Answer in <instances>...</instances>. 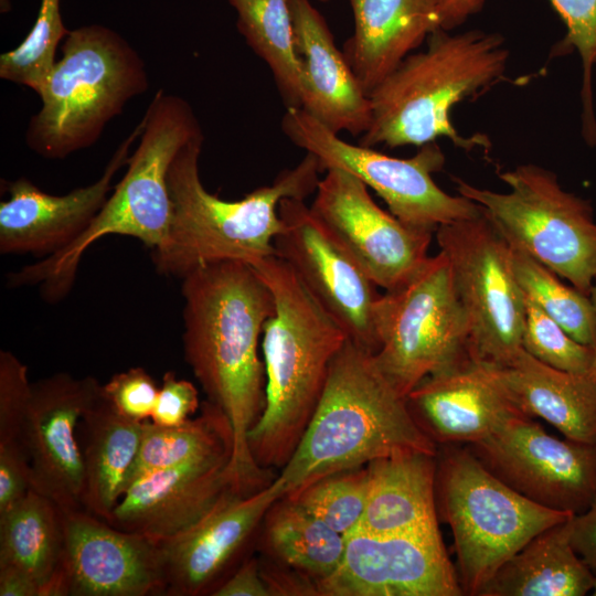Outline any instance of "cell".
Returning a JSON list of instances; mask_svg holds the SVG:
<instances>
[{"instance_id": "6da1fadb", "label": "cell", "mask_w": 596, "mask_h": 596, "mask_svg": "<svg viewBox=\"0 0 596 596\" xmlns=\"http://www.w3.org/2000/svg\"><path fill=\"white\" fill-rule=\"evenodd\" d=\"M183 352L207 401L233 430L232 469L245 490L268 486L270 470L253 459L247 436L265 406L266 376L258 345L275 310L270 289L249 264L221 260L182 277Z\"/></svg>"}, {"instance_id": "7a4b0ae2", "label": "cell", "mask_w": 596, "mask_h": 596, "mask_svg": "<svg viewBox=\"0 0 596 596\" xmlns=\"http://www.w3.org/2000/svg\"><path fill=\"white\" fill-rule=\"evenodd\" d=\"M252 266L270 289L275 310L262 336L265 406L247 443L260 468L281 469L315 414L348 336L284 259L270 255Z\"/></svg>"}, {"instance_id": "3957f363", "label": "cell", "mask_w": 596, "mask_h": 596, "mask_svg": "<svg viewBox=\"0 0 596 596\" xmlns=\"http://www.w3.org/2000/svg\"><path fill=\"white\" fill-rule=\"evenodd\" d=\"M437 445L422 430L374 354L347 340L334 356L315 414L278 477L285 494L326 476Z\"/></svg>"}, {"instance_id": "277c9868", "label": "cell", "mask_w": 596, "mask_h": 596, "mask_svg": "<svg viewBox=\"0 0 596 596\" xmlns=\"http://www.w3.org/2000/svg\"><path fill=\"white\" fill-rule=\"evenodd\" d=\"M203 140L200 134L185 143L168 172L170 228L164 243L151 251L153 265L162 275L182 278L209 263L241 260L254 265L275 255L274 241L283 230L280 201L305 200L320 181L319 161L306 152L297 166L281 171L272 184L240 200H223L202 183L199 161Z\"/></svg>"}, {"instance_id": "5b68a950", "label": "cell", "mask_w": 596, "mask_h": 596, "mask_svg": "<svg viewBox=\"0 0 596 596\" xmlns=\"http://www.w3.org/2000/svg\"><path fill=\"white\" fill-rule=\"evenodd\" d=\"M509 51L499 33L435 30L427 47L409 54L370 94L372 116L361 145L422 147L445 137L465 150L486 147L483 137L464 138L450 113L455 105L482 95L504 76Z\"/></svg>"}, {"instance_id": "8992f818", "label": "cell", "mask_w": 596, "mask_h": 596, "mask_svg": "<svg viewBox=\"0 0 596 596\" xmlns=\"http://www.w3.org/2000/svg\"><path fill=\"white\" fill-rule=\"evenodd\" d=\"M142 119L128 168L87 230L61 252L10 273V287L40 286L42 297L56 302L72 289L82 257L97 241L108 235L129 236L151 251L164 243L172 216L170 166L180 149L203 131L191 105L162 89L155 94Z\"/></svg>"}, {"instance_id": "52a82bcc", "label": "cell", "mask_w": 596, "mask_h": 596, "mask_svg": "<svg viewBox=\"0 0 596 596\" xmlns=\"http://www.w3.org/2000/svg\"><path fill=\"white\" fill-rule=\"evenodd\" d=\"M39 94L25 142L46 159L89 148L135 97L149 88L145 61L118 32L88 24L70 30Z\"/></svg>"}, {"instance_id": "ba28073f", "label": "cell", "mask_w": 596, "mask_h": 596, "mask_svg": "<svg viewBox=\"0 0 596 596\" xmlns=\"http://www.w3.org/2000/svg\"><path fill=\"white\" fill-rule=\"evenodd\" d=\"M436 503L453 531L464 595L471 596L533 536L573 515L523 497L456 445L437 454Z\"/></svg>"}, {"instance_id": "9c48e42d", "label": "cell", "mask_w": 596, "mask_h": 596, "mask_svg": "<svg viewBox=\"0 0 596 596\" xmlns=\"http://www.w3.org/2000/svg\"><path fill=\"white\" fill-rule=\"evenodd\" d=\"M508 192L454 177L458 193L478 203L508 244L589 296L596 278V221L589 200L565 191L538 164L498 171Z\"/></svg>"}, {"instance_id": "30bf717a", "label": "cell", "mask_w": 596, "mask_h": 596, "mask_svg": "<svg viewBox=\"0 0 596 596\" xmlns=\"http://www.w3.org/2000/svg\"><path fill=\"white\" fill-rule=\"evenodd\" d=\"M374 360L404 397L425 377L471 360L470 330L443 252L429 256L379 308Z\"/></svg>"}, {"instance_id": "8fae6325", "label": "cell", "mask_w": 596, "mask_h": 596, "mask_svg": "<svg viewBox=\"0 0 596 596\" xmlns=\"http://www.w3.org/2000/svg\"><path fill=\"white\" fill-rule=\"evenodd\" d=\"M281 129L298 148L313 155L322 172L344 170L374 190L390 212L403 223L430 232L444 225L482 214L481 206L462 195H450L433 179L445 164V155L434 141L419 147L411 158H395L339 137L302 108L288 107Z\"/></svg>"}, {"instance_id": "7c38bea8", "label": "cell", "mask_w": 596, "mask_h": 596, "mask_svg": "<svg viewBox=\"0 0 596 596\" xmlns=\"http://www.w3.org/2000/svg\"><path fill=\"white\" fill-rule=\"evenodd\" d=\"M435 236L468 319L471 358L509 365L523 350L525 322V296L514 274L511 246L483 211L439 226Z\"/></svg>"}, {"instance_id": "4fadbf2b", "label": "cell", "mask_w": 596, "mask_h": 596, "mask_svg": "<svg viewBox=\"0 0 596 596\" xmlns=\"http://www.w3.org/2000/svg\"><path fill=\"white\" fill-rule=\"evenodd\" d=\"M283 230L274 241L275 255L295 272L348 339L371 353L380 348L376 284L315 215L305 200L280 201Z\"/></svg>"}, {"instance_id": "5bb4252c", "label": "cell", "mask_w": 596, "mask_h": 596, "mask_svg": "<svg viewBox=\"0 0 596 596\" xmlns=\"http://www.w3.org/2000/svg\"><path fill=\"white\" fill-rule=\"evenodd\" d=\"M468 448L500 480L552 510L581 513L596 491V447L560 439L520 412Z\"/></svg>"}, {"instance_id": "9a60e30c", "label": "cell", "mask_w": 596, "mask_h": 596, "mask_svg": "<svg viewBox=\"0 0 596 596\" xmlns=\"http://www.w3.org/2000/svg\"><path fill=\"white\" fill-rule=\"evenodd\" d=\"M368 189L344 170H327L310 209L376 286L391 291L427 260L435 233L387 213Z\"/></svg>"}, {"instance_id": "2e32d148", "label": "cell", "mask_w": 596, "mask_h": 596, "mask_svg": "<svg viewBox=\"0 0 596 596\" xmlns=\"http://www.w3.org/2000/svg\"><path fill=\"white\" fill-rule=\"evenodd\" d=\"M339 566L318 579L319 596H461L440 533L345 535Z\"/></svg>"}, {"instance_id": "e0dca14e", "label": "cell", "mask_w": 596, "mask_h": 596, "mask_svg": "<svg viewBox=\"0 0 596 596\" xmlns=\"http://www.w3.org/2000/svg\"><path fill=\"white\" fill-rule=\"evenodd\" d=\"M100 384L93 376L58 372L32 383L21 443L31 487L63 511L81 510L84 481L78 421Z\"/></svg>"}, {"instance_id": "ac0fdd59", "label": "cell", "mask_w": 596, "mask_h": 596, "mask_svg": "<svg viewBox=\"0 0 596 596\" xmlns=\"http://www.w3.org/2000/svg\"><path fill=\"white\" fill-rule=\"evenodd\" d=\"M284 494L278 476L253 493L232 489L195 524L159 542L163 596L212 595L268 509Z\"/></svg>"}, {"instance_id": "d6986e66", "label": "cell", "mask_w": 596, "mask_h": 596, "mask_svg": "<svg viewBox=\"0 0 596 596\" xmlns=\"http://www.w3.org/2000/svg\"><path fill=\"white\" fill-rule=\"evenodd\" d=\"M142 128L141 118L118 145L102 175L66 194L46 193L26 178L6 182L9 198L0 202V253L45 258L77 240L107 201L113 180L127 164Z\"/></svg>"}, {"instance_id": "ffe728a7", "label": "cell", "mask_w": 596, "mask_h": 596, "mask_svg": "<svg viewBox=\"0 0 596 596\" xmlns=\"http://www.w3.org/2000/svg\"><path fill=\"white\" fill-rule=\"evenodd\" d=\"M66 596L163 595L158 543L85 511L63 512Z\"/></svg>"}, {"instance_id": "44dd1931", "label": "cell", "mask_w": 596, "mask_h": 596, "mask_svg": "<svg viewBox=\"0 0 596 596\" xmlns=\"http://www.w3.org/2000/svg\"><path fill=\"white\" fill-rule=\"evenodd\" d=\"M232 456L228 451L135 479L106 522L156 543L182 533L230 490L247 493L232 469Z\"/></svg>"}, {"instance_id": "7402d4cb", "label": "cell", "mask_w": 596, "mask_h": 596, "mask_svg": "<svg viewBox=\"0 0 596 596\" xmlns=\"http://www.w3.org/2000/svg\"><path fill=\"white\" fill-rule=\"evenodd\" d=\"M406 402L418 426L436 445L480 441L519 412L490 368L473 359L425 377Z\"/></svg>"}, {"instance_id": "603a6c76", "label": "cell", "mask_w": 596, "mask_h": 596, "mask_svg": "<svg viewBox=\"0 0 596 596\" xmlns=\"http://www.w3.org/2000/svg\"><path fill=\"white\" fill-rule=\"evenodd\" d=\"M296 52L302 65L301 108L332 131L363 135L372 107L320 11L290 0Z\"/></svg>"}, {"instance_id": "cb8c5ba5", "label": "cell", "mask_w": 596, "mask_h": 596, "mask_svg": "<svg viewBox=\"0 0 596 596\" xmlns=\"http://www.w3.org/2000/svg\"><path fill=\"white\" fill-rule=\"evenodd\" d=\"M354 19L343 54L368 95L437 29L436 0H349Z\"/></svg>"}, {"instance_id": "d4e9b609", "label": "cell", "mask_w": 596, "mask_h": 596, "mask_svg": "<svg viewBox=\"0 0 596 596\" xmlns=\"http://www.w3.org/2000/svg\"><path fill=\"white\" fill-rule=\"evenodd\" d=\"M522 414L551 424L565 438L596 447V373L551 368L524 349L505 366L487 364Z\"/></svg>"}, {"instance_id": "484cf974", "label": "cell", "mask_w": 596, "mask_h": 596, "mask_svg": "<svg viewBox=\"0 0 596 596\" xmlns=\"http://www.w3.org/2000/svg\"><path fill=\"white\" fill-rule=\"evenodd\" d=\"M364 513L356 530L371 534H436L437 455L407 453L375 459Z\"/></svg>"}, {"instance_id": "4316f807", "label": "cell", "mask_w": 596, "mask_h": 596, "mask_svg": "<svg viewBox=\"0 0 596 596\" xmlns=\"http://www.w3.org/2000/svg\"><path fill=\"white\" fill-rule=\"evenodd\" d=\"M143 423L121 416L99 386L77 425L85 511L105 521L110 517L126 489L140 447Z\"/></svg>"}, {"instance_id": "83f0119b", "label": "cell", "mask_w": 596, "mask_h": 596, "mask_svg": "<svg viewBox=\"0 0 596 596\" xmlns=\"http://www.w3.org/2000/svg\"><path fill=\"white\" fill-rule=\"evenodd\" d=\"M571 519L533 536L508 558L477 596H584L596 575L571 542Z\"/></svg>"}, {"instance_id": "f1b7e54d", "label": "cell", "mask_w": 596, "mask_h": 596, "mask_svg": "<svg viewBox=\"0 0 596 596\" xmlns=\"http://www.w3.org/2000/svg\"><path fill=\"white\" fill-rule=\"evenodd\" d=\"M63 551V511L50 498L31 488L0 512V565L31 576L40 596L58 573Z\"/></svg>"}, {"instance_id": "f546056e", "label": "cell", "mask_w": 596, "mask_h": 596, "mask_svg": "<svg viewBox=\"0 0 596 596\" xmlns=\"http://www.w3.org/2000/svg\"><path fill=\"white\" fill-rule=\"evenodd\" d=\"M262 524L263 551L316 581L334 572L342 560L344 535L285 496L273 503Z\"/></svg>"}, {"instance_id": "4dcf8cb0", "label": "cell", "mask_w": 596, "mask_h": 596, "mask_svg": "<svg viewBox=\"0 0 596 596\" xmlns=\"http://www.w3.org/2000/svg\"><path fill=\"white\" fill-rule=\"evenodd\" d=\"M199 411L196 417L174 427L150 421L143 423L140 447L126 488L153 471L233 453V430L223 411L207 400L201 403Z\"/></svg>"}, {"instance_id": "1f68e13d", "label": "cell", "mask_w": 596, "mask_h": 596, "mask_svg": "<svg viewBox=\"0 0 596 596\" xmlns=\"http://www.w3.org/2000/svg\"><path fill=\"white\" fill-rule=\"evenodd\" d=\"M247 45L270 70L287 108H301L302 65L296 52L290 0H227Z\"/></svg>"}, {"instance_id": "d6a6232c", "label": "cell", "mask_w": 596, "mask_h": 596, "mask_svg": "<svg viewBox=\"0 0 596 596\" xmlns=\"http://www.w3.org/2000/svg\"><path fill=\"white\" fill-rule=\"evenodd\" d=\"M512 264L523 294L573 339L595 349L596 313L590 297L565 285L557 274L520 249L512 248Z\"/></svg>"}, {"instance_id": "836d02e7", "label": "cell", "mask_w": 596, "mask_h": 596, "mask_svg": "<svg viewBox=\"0 0 596 596\" xmlns=\"http://www.w3.org/2000/svg\"><path fill=\"white\" fill-rule=\"evenodd\" d=\"M70 30L61 14V0H40L33 26L24 40L0 56V77L41 93L56 62V49Z\"/></svg>"}, {"instance_id": "e575fe53", "label": "cell", "mask_w": 596, "mask_h": 596, "mask_svg": "<svg viewBox=\"0 0 596 596\" xmlns=\"http://www.w3.org/2000/svg\"><path fill=\"white\" fill-rule=\"evenodd\" d=\"M368 488L364 466L326 476L285 497L345 536L360 526Z\"/></svg>"}, {"instance_id": "d590c367", "label": "cell", "mask_w": 596, "mask_h": 596, "mask_svg": "<svg viewBox=\"0 0 596 596\" xmlns=\"http://www.w3.org/2000/svg\"><path fill=\"white\" fill-rule=\"evenodd\" d=\"M522 348L538 361L556 370L571 373L593 371L595 349L573 339L526 296Z\"/></svg>"}, {"instance_id": "8d00e7d4", "label": "cell", "mask_w": 596, "mask_h": 596, "mask_svg": "<svg viewBox=\"0 0 596 596\" xmlns=\"http://www.w3.org/2000/svg\"><path fill=\"white\" fill-rule=\"evenodd\" d=\"M565 23L562 50H576L582 60V131L596 134L592 74L596 64V0H549Z\"/></svg>"}, {"instance_id": "74e56055", "label": "cell", "mask_w": 596, "mask_h": 596, "mask_svg": "<svg viewBox=\"0 0 596 596\" xmlns=\"http://www.w3.org/2000/svg\"><path fill=\"white\" fill-rule=\"evenodd\" d=\"M32 392L28 368L13 353L0 352V445L21 443ZM22 444V443H21Z\"/></svg>"}, {"instance_id": "f35d334b", "label": "cell", "mask_w": 596, "mask_h": 596, "mask_svg": "<svg viewBox=\"0 0 596 596\" xmlns=\"http://www.w3.org/2000/svg\"><path fill=\"white\" fill-rule=\"evenodd\" d=\"M102 390L121 416L143 423L155 409L159 386L143 368L135 366L114 374Z\"/></svg>"}, {"instance_id": "ab89813d", "label": "cell", "mask_w": 596, "mask_h": 596, "mask_svg": "<svg viewBox=\"0 0 596 596\" xmlns=\"http://www.w3.org/2000/svg\"><path fill=\"white\" fill-rule=\"evenodd\" d=\"M201 403L193 383L180 380L173 371H168L159 387L150 422L163 427L179 426L200 409Z\"/></svg>"}, {"instance_id": "60d3db41", "label": "cell", "mask_w": 596, "mask_h": 596, "mask_svg": "<svg viewBox=\"0 0 596 596\" xmlns=\"http://www.w3.org/2000/svg\"><path fill=\"white\" fill-rule=\"evenodd\" d=\"M29 456L21 443L0 445V512L31 489Z\"/></svg>"}, {"instance_id": "b9f144b4", "label": "cell", "mask_w": 596, "mask_h": 596, "mask_svg": "<svg viewBox=\"0 0 596 596\" xmlns=\"http://www.w3.org/2000/svg\"><path fill=\"white\" fill-rule=\"evenodd\" d=\"M259 566L269 596H319L315 578L277 562Z\"/></svg>"}, {"instance_id": "7bdbcfd3", "label": "cell", "mask_w": 596, "mask_h": 596, "mask_svg": "<svg viewBox=\"0 0 596 596\" xmlns=\"http://www.w3.org/2000/svg\"><path fill=\"white\" fill-rule=\"evenodd\" d=\"M213 596H269L259 561L248 558L212 593Z\"/></svg>"}, {"instance_id": "ee69618b", "label": "cell", "mask_w": 596, "mask_h": 596, "mask_svg": "<svg viewBox=\"0 0 596 596\" xmlns=\"http://www.w3.org/2000/svg\"><path fill=\"white\" fill-rule=\"evenodd\" d=\"M571 525L573 549L596 575V491L587 509L572 515Z\"/></svg>"}, {"instance_id": "f6af8a7d", "label": "cell", "mask_w": 596, "mask_h": 596, "mask_svg": "<svg viewBox=\"0 0 596 596\" xmlns=\"http://www.w3.org/2000/svg\"><path fill=\"white\" fill-rule=\"evenodd\" d=\"M486 0H436L440 29L449 31L478 13Z\"/></svg>"}, {"instance_id": "bcb514c9", "label": "cell", "mask_w": 596, "mask_h": 596, "mask_svg": "<svg viewBox=\"0 0 596 596\" xmlns=\"http://www.w3.org/2000/svg\"><path fill=\"white\" fill-rule=\"evenodd\" d=\"M0 596H40V587L23 571L0 565Z\"/></svg>"}, {"instance_id": "7dc6e473", "label": "cell", "mask_w": 596, "mask_h": 596, "mask_svg": "<svg viewBox=\"0 0 596 596\" xmlns=\"http://www.w3.org/2000/svg\"><path fill=\"white\" fill-rule=\"evenodd\" d=\"M589 297L592 299V302H593L594 308H595V313H596V278H595V281H594L593 286H592ZM593 371L596 373V348H595V359H594Z\"/></svg>"}, {"instance_id": "c3c4849f", "label": "cell", "mask_w": 596, "mask_h": 596, "mask_svg": "<svg viewBox=\"0 0 596 596\" xmlns=\"http://www.w3.org/2000/svg\"><path fill=\"white\" fill-rule=\"evenodd\" d=\"M12 0H0V12L8 13L11 10Z\"/></svg>"}, {"instance_id": "681fc988", "label": "cell", "mask_w": 596, "mask_h": 596, "mask_svg": "<svg viewBox=\"0 0 596 596\" xmlns=\"http://www.w3.org/2000/svg\"><path fill=\"white\" fill-rule=\"evenodd\" d=\"M592 595L596 596V579H595V584H594V587H593V590H592Z\"/></svg>"}, {"instance_id": "f907efd6", "label": "cell", "mask_w": 596, "mask_h": 596, "mask_svg": "<svg viewBox=\"0 0 596 596\" xmlns=\"http://www.w3.org/2000/svg\"><path fill=\"white\" fill-rule=\"evenodd\" d=\"M318 1H321V2H328V1H331V0H318Z\"/></svg>"}]
</instances>
